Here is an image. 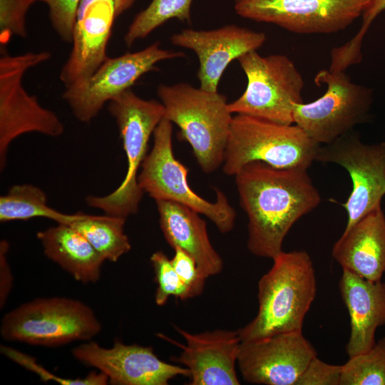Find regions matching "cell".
<instances>
[{
    "instance_id": "1",
    "label": "cell",
    "mask_w": 385,
    "mask_h": 385,
    "mask_svg": "<svg viewBox=\"0 0 385 385\" xmlns=\"http://www.w3.org/2000/svg\"><path fill=\"white\" fill-rule=\"evenodd\" d=\"M235 178L248 220L247 249L257 257L272 260L282 252L293 225L319 205L321 195L305 169L278 168L254 161Z\"/></svg>"
},
{
    "instance_id": "2",
    "label": "cell",
    "mask_w": 385,
    "mask_h": 385,
    "mask_svg": "<svg viewBox=\"0 0 385 385\" xmlns=\"http://www.w3.org/2000/svg\"><path fill=\"white\" fill-rule=\"evenodd\" d=\"M272 260V266L258 282L257 315L237 330L242 342L302 332L315 298V270L307 252L282 251Z\"/></svg>"
},
{
    "instance_id": "3",
    "label": "cell",
    "mask_w": 385,
    "mask_h": 385,
    "mask_svg": "<svg viewBox=\"0 0 385 385\" xmlns=\"http://www.w3.org/2000/svg\"><path fill=\"white\" fill-rule=\"evenodd\" d=\"M157 94L164 117L178 126L201 170H216L223 163L233 118L225 96L187 83L160 84Z\"/></svg>"
},
{
    "instance_id": "4",
    "label": "cell",
    "mask_w": 385,
    "mask_h": 385,
    "mask_svg": "<svg viewBox=\"0 0 385 385\" xmlns=\"http://www.w3.org/2000/svg\"><path fill=\"white\" fill-rule=\"evenodd\" d=\"M114 118L127 158V171L119 186L105 196L89 195L87 205L105 214L126 218L138 210L143 191L138 184L139 170L147 155L148 142L155 129L164 118L161 102L145 100L130 88L108 103Z\"/></svg>"
},
{
    "instance_id": "5",
    "label": "cell",
    "mask_w": 385,
    "mask_h": 385,
    "mask_svg": "<svg viewBox=\"0 0 385 385\" xmlns=\"http://www.w3.org/2000/svg\"><path fill=\"white\" fill-rule=\"evenodd\" d=\"M320 145L295 124L237 114L232 118L222 170L235 176L254 161L278 168L307 170L316 160Z\"/></svg>"
},
{
    "instance_id": "6",
    "label": "cell",
    "mask_w": 385,
    "mask_h": 385,
    "mask_svg": "<svg viewBox=\"0 0 385 385\" xmlns=\"http://www.w3.org/2000/svg\"><path fill=\"white\" fill-rule=\"evenodd\" d=\"M101 331V324L91 307L62 297L25 302L4 315L0 327L6 341L44 346L88 341Z\"/></svg>"
},
{
    "instance_id": "7",
    "label": "cell",
    "mask_w": 385,
    "mask_h": 385,
    "mask_svg": "<svg viewBox=\"0 0 385 385\" xmlns=\"http://www.w3.org/2000/svg\"><path fill=\"white\" fill-rule=\"evenodd\" d=\"M246 75L245 92L228 103L232 113L280 123L294 124V108L303 103V77L292 60L282 54L260 56L257 51L237 59Z\"/></svg>"
},
{
    "instance_id": "8",
    "label": "cell",
    "mask_w": 385,
    "mask_h": 385,
    "mask_svg": "<svg viewBox=\"0 0 385 385\" xmlns=\"http://www.w3.org/2000/svg\"><path fill=\"white\" fill-rule=\"evenodd\" d=\"M172 133L173 123L164 117L154 130L153 148L141 165L140 188L155 200L175 202L204 215L222 233L230 232L236 217L235 209L219 189L215 188V202L192 190L187 178L188 169L174 156Z\"/></svg>"
},
{
    "instance_id": "9",
    "label": "cell",
    "mask_w": 385,
    "mask_h": 385,
    "mask_svg": "<svg viewBox=\"0 0 385 385\" xmlns=\"http://www.w3.org/2000/svg\"><path fill=\"white\" fill-rule=\"evenodd\" d=\"M51 58L47 51L27 52L0 58V168L3 170L12 141L28 133L59 137L64 125L52 111L41 106L36 96L24 88V73Z\"/></svg>"
},
{
    "instance_id": "10",
    "label": "cell",
    "mask_w": 385,
    "mask_h": 385,
    "mask_svg": "<svg viewBox=\"0 0 385 385\" xmlns=\"http://www.w3.org/2000/svg\"><path fill=\"white\" fill-rule=\"evenodd\" d=\"M314 81L327 85L325 93L312 102L295 104L293 113L294 124L312 140L328 144L366 120L371 88L351 82L345 71L321 70Z\"/></svg>"
},
{
    "instance_id": "11",
    "label": "cell",
    "mask_w": 385,
    "mask_h": 385,
    "mask_svg": "<svg viewBox=\"0 0 385 385\" xmlns=\"http://www.w3.org/2000/svg\"><path fill=\"white\" fill-rule=\"evenodd\" d=\"M183 56L184 52L163 49L156 41L141 51L108 58L89 78L66 87L62 97L78 120L89 123L106 102L130 89L143 74L157 70L156 63Z\"/></svg>"
},
{
    "instance_id": "12",
    "label": "cell",
    "mask_w": 385,
    "mask_h": 385,
    "mask_svg": "<svg viewBox=\"0 0 385 385\" xmlns=\"http://www.w3.org/2000/svg\"><path fill=\"white\" fill-rule=\"evenodd\" d=\"M371 0H235L240 16L300 34H333L362 16Z\"/></svg>"
},
{
    "instance_id": "13",
    "label": "cell",
    "mask_w": 385,
    "mask_h": 385,
    "mask_svg": "<svg viewBox=\"0 0 385 385\" xmlns=\"http://www.w3.org/2000/svg\"><path fill=\"white\" fill-rule=\"evenodd\" d=\"M316 161L341 165L349 173L352 190L344 203L348 218L345 229L381 205L385 195V142L365 144L351 130L320 145Z\"/></svg>"
},
{
    "instance_id": "14",
    "label": "cell",
    "mask_w": 385,
    "mask_h": 385,
    "mask_svg": "<svg viewBox=\"0 0 385 385\" xmlns=\"http://www.w3.org/2000/svg\"><path fill=\"white\" fill-rule=\"evenodd\" d=\"M317 351L302 332L242 342L237 364L248 383L297 385Z\"/></svg>"
},
{
    "instance_id": "15",
    "label": "cell",
    "mask_w": 385,
    "mask_h": 385,
    "mask_svg": "<svg viewBox=\"0 0 385 385\" xmlns=\"http://www.w3.org/2000/svg\"><path fill=\"white\" fill-rule=\"evenodd\" d=\"M73 356L85 365L104 373L112 384L168 385L177 376H190L186 367L162 361L152 346L127 345L115 340L111 348L95 342L72 349Z\"/></svg>"
},
{
    "instance_id": "16",
    "label": "cell",
    "mask_w": 385,
    "mask_h": 385,
    "mask_svg": "<svg viewBox=\"0 0 385 385\" xmlns=\"http://www.w3.org/2000/svg\"><path fill=\"white\" fill-rule=\"evenodd\" d=\"M261 31L235 24L212 30L186 29L171 36V43L193 51L199 60L197 73L200 87L217 91L223 72L235 59L257 51L266 41Z\"/></svg>"
},
{
    "instance_id": "17",
    "label": "cell",
    "mask_w": 385,
    "mask_h": 385,
    "mask_svg": "<svg viewBox=\"0 0 385 385\" xmlns=\"http://www.w3.org/2000/svg\"><path fill=\"white\" fill-rule=\"evenodd\" d=\"M175 329L185 340V345L163 334L158 336L181 348L180 355L173 360L188 369L189 384H240L235 368L242 342L237 330L215 329L191 334Z\"/></svg>"
},
{
    "instance_id": "18",
    "label": "cell",
    "mask_w": 385,
    "mask_h": 385,
    "mask_svg": "<svg viewBox=\"0 0 385 385\" xmlns=\"http://www.w3.org/2000/svg\"><path fill=\"white\" fill-rule=\"evenodd\" d=\"M115 18L114 0H81L72 49L59 75L65 87L89 78L108 58L107 45Z\"/></svg>"
},
{
    "instance_id": "19",
    "label": "cell",
    "mask_w": 385,
    "mask_h": 385,
    "mask_svg": "<svg viewBox=\"0 0 385 385\" xmlns=\"http://www.w3.org/2000/svg\"><path fill=\"white\" fill-rule=\"evenodd\" d=\"M342 270L339 287L350 318L346 351L351 357L371 349L377 328L385 325V283Z\"/></svg>"
},
{
    "instance_id": "20",
    "label": "cell",
    "mask_w": 385,
    "mask_h": 385,
    "mask_svg": "<svg viewBox=\"0 0 385 385\" xmlns=\"http://www.w3.org/2000/svg\"><path fill=\"white\" fill-rule=\"evenodd\" d=\"M342 270L370 281L385 273V215L379 205L348 229L332 248Z\"/></svg>"
},
{
    "instance_id": "21",
    "label": "cell",
    "mask_w": 385,
    "mask_h": 385,
    "mask_svg": "<svg viewBox=\"0 0 385 385\" xmlns=\"http://www.w3.org/2000/svg\"><path fill=\"white\" fill-rule=\"evenodd\" d=\"M155 202L160 227L167 242L190 255L206 278L220 274L223 268L222 260L212 247L206 223L199 213L172 201Z\"/></svg>"
},
{
    "instance_id": "22",
    "label": "cell",
    "mask_w": 385,
    "mask_h": 385,
    "mask_svg": "<svg viewBox=\"0 0 385 385\" xmlns=\"http://www.w3.org/2000/svg\"><path fill=\"white\" fill-rule=\"evenodd\" d=\"M44 255L82 283H94L105 260L73 226L57 224L36 234Z\"/></svg>"
},
{
    "instance_id": "23",
    "label": "cell",
    "mask_w": 385,
    "mask_h": 385,
    "mask_svg": "<svg viewBox=\"0 0 385 385\" xmlns=\"http://www.w3.org/2000/svg\"><path fill=\"white\" fill-rule=\"evenodd\" d=\"M80 213L65 214L51 207L45 192L31 184L14 185L0 197L1 222L45 217L57 224L71 225L80 217Z\"/></svg>"
},
{
    "instance_id": "24",
    "label": "cell",
    "mask_w": 385,
    "mask_h": 385,
    "mask_svg": "<svg viewBox=\"0 0 385 385\" xmlns=\"http://www.w3.org/2000/svg\"><path fill=\"white\" fill-rule=\"evenodd\" d=\"M126 218L80 213L71 225L80 232L106 260L117 262L131 248L124 231Z\"/></svg>"
},
{
    "instance_id": "25",
    "label": "cell",
    "mask_w": 385,
    "mask_h": 385,
    "mask_svg": "<svg viewBox=\"0 0 385 385\" xmlns=\"http://www.w3.org/2000/svg\"><path fill=\"white\" fill-rule=\"evenodd\" d=\"M192 2V0H152L130 24L124 36L125 44L130 46L170 19L190 22Z\"/></svg>"
},
{
    "instance_id": "26",
    "label": "cell",
    "mask_w": 385,
    "mask_h": 385,
    "mask_svg": "<svg viewBox=\"0 0 385 385\" xmlns=\"http://www.w3.org/2000/svg\"><path fill=\"white\" fill-rule=\"evenodd\" d=\"M339 385H385V337L342 365Z\"/></svg>"
},
{
    "instance_id": "27",
    "label": "cell",
    "mask_w": 385,
    "mask_h": 385,
    "mask_svg": "<svg viewBox=\"0 0 385 385\" xmlns=\"http://www.w3.org/2000/svg\"><path fill=\"white\" fill-rule=\"evenodd\" d=\"M158 287L155 300L158 306L164 305L171 296L180 299H189L188 289L175 272L171 260L167 255L157 251L150 257Z\"/></svg>"
},
{
    "instance_id": "28",
    "label": "cell",
    "mask_w": 385,
    "mask_h": 385,
    "mask_svg": "<svg viewBox=\"0 0 385 385\" xmlns=\"http://www.w3.org/2000/svg\"><path fill=\"white\" fill-rule=\"evenodd\" d=\"M1 352L19 365L34 372L42 381H53L62 385H105L108 377L103 372H91L83 379H66L57 376L36 363L34 358L12 347L1 345Z\"/></svg>"
},
{
    "instance_id": "29",
    "label": "cell",
    "mask_w": 385,
    "mask_h": 385,
    "mask_svg": "<svg viewBox=\"0 0 385 385\" xmlns=\"http://www.w3.org/2000/svg\"><path fill=\"white\" fill-rule=\"evenodd\" d=\"M36 0H0V42L7 43L12 36H27L26 16Z\"/></svg>"
},
{
    "instance_id": "30",
    "label": "cell",
    "mask_w": 385,
    "mask_h": 385,
    "mask_svg": "<svg viewBox=\"0 0 385 385\" xmlns=\"http://www.w3.org/2000/svg\"><path fill=\"white\" fill-rule=\"evenodd\" d=\"M36 1H42L48 6L49 19L53 29L63 41L71 43L76 11L81 0Z\"/></svg>"
},
{
    "instance_id": "31",
    "label": "cell",
    "mask_w": 385,
    "mask_h": 385,
    "mask_svg": "<svg viewBox=\"0 0 385 385\" xmlns=\"http://www.w3.org/2000/svg\"><path fill=\"white\" fill-rule=\"evenodd\" d=\"M173 249L175 254L170 260L188 289L189 298L199 296L204 289L207 278L199 271L195 260L190 255L178 247Z\"/></svg>"
},
{
    "instance_id": "32",
    "label": "cell",
    "mask_w": 385,
    "mask_h": 385,
    "mask_svg": "<svg viewBox=\"0 0 385 385\" xmlns=\"http://www.w3.org/2000/svg\"><path fill=\"white\" fill-rule=\"evenodd\" d=\"M342 365L327 364L316 356L309 363L297 385H339Z\"/></svg>"
},
{
    "instance_id": "33",
    "label": "cell",
    "mask_w": 385,
    "mask_h": 385,
    "mask_svg": "<svg viewBox=\"0 0 385 385\" xmlns=\"http://www.w3.org/2000/svg\"><path fill=\"white\" fill-rule=\"evenodd\" d=\"M384 10H385V0H371L368 7L362 14L363 21L361 29L353 38L343 45L349 53L352 55L361 53L362 40L368 29L374 19Z\"/></svg>"
},
{
    "instance_id": "34",
    "label": "cell",
    "mask_w": 385,
    "mask_h": 385,
    "mask_svg": "<svg viewBox=\"0 0 385 385\" xmlns=\"http://www.w3.org/2000/svg\"><path fill=\"white\" fill-rule=\"evenodd\" d=\"M9 245L3 240L0 242V307L6 302L13 283V276L7 260Z\"/></svg>"
},
{
    "instance_id": "35",
    "label": "cell",
    "mask_w": 385,
    "mask_h": 385,
    "mask_svg": "<svg viewBox=\"0 0 385 385\" xmlns=\"http://www.w3.org/2000/svg\"><path fill=\"white\" fill-rule=\"evenodd\" d=\"M135 0H114L116 17L130 8Z\"/></svg>"
}]
</instances>
